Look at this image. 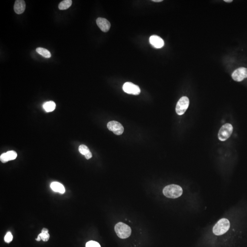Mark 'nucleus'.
<instances>
[{"label": "nucleus", "mask_w": 247, "mask_h": 247, "mask_svg": "<svg viewBox=\"0 0 247 247\" xmlns=\"http://www.w3.org/2000/svg\"><path fill=\"white\" fill-rule=\"evenodd\" d=\"M163 193L166 197L175 199L180 197L183 193V189L177 184H170L165 186L163 190Z\"/></svg>", "instance_id": "nucleus-1"}, {"label": "nucleus", "mask_w": 247, "mask_h": 247, "mask_svg": "<svg viewBox=\"0 0 247 247\" xmlns=\"http://www.w3.org/2000/svg\"><path fill=\"white\" fill-rule=\"evenodd\" d=\"M230 227V223L226 218L219 220L213 227V231L216 236H221L226 233Z\"/></svg>", "instance_id": "nucleus-2"}, {"label": "nucleus", "mask_w": 247, "mask_h": 247, "mask_svg": "<svg viewBox=\"0 0 247 247\" xmlns=\"http://www.w3.org/2000/svg\"><path fill=\"white\" fill-rule=\"evenodd\" d=\"M115 230L117 236L121 239L129 238L132 233L131 227L123 223H117L115 226Z\"/></svg>", "instance_id": "nucleus-3"}, {"label": "nucleus", "mask_w": 247, "mask_h": 247, "mask_svg": "<svg viewBox=\"0 0 247 247\" xmlns=\"http://www.w3.org/2000/svg\"><path fill=\"white\" fill-rule=\"evenodd\" d=\"M233 132V127L232 125L229 123H226L224 125L218 133V139L222 141H226L231 135Z\"/></svg>", "instance_id": "nucleus-4"}, {"label": "nucleus", "mask_w": 247, "mask_h": 247, "mask_svg": "<svg viewBox=\"0 0 247 247\" xmlns=\"http://www.w3.org/2000/svg\"><path fill=\"white\" fill-rule=\"evenodd\" d=\"M190 104L189 99L187 97H182L177 102L176 107V112L179 115H182L184 114Z\"/></svg>", "instance_id": "nucleus-5"}, {"label": "nucleus", "mask_w": 247, "mask_h": 247, "mask_svg": "<svg viewBox=\"0 0 247 247\" xmlns=\"http://www.w3.org/2000/svg\"><path fill=\"white\" fill-rule=\"evenodd\" d=\"M123 89L128 94L137 95L141 92L140 87L131 82H126L123 85Z\"/></svg>", "instance_id": "nucleus-6"}, {"label": "nucleus", "mask_w": 247, "mask_h": 247, "mask_svg": "<svg viewBox=\"0 0 247 247\" xmlns=\"http://www.w3.org/2000/svg\"><path fill=\"white\" fill-rule=\"evenodd\" d=\"M107 127L109 131L113 132L116 135H121L124 131L123 125L117 121H111L109 122Z\"/></svg>", "instance_id": "nucleus-7"}, {"label": "nucleus", "mask_w": 247, "mask_h": 247, "mask_svg": "<svg viewBox=\"0 0 247 247\" xmlns=\"http://www.w3.org/2000/svg\"><path fill=\"white\" fill-rule=\"evenodd\" d=\"M232 79L237 82H241L245 78H247V68L240 67L234 70L232 73Z\"/></svg>", "instance_id": "nucleus-8"}, {"label": "nucleus", "mask_w": 247, "mask_h": 247, "mask_svg": "<svg viewBox=\"0 0 247 247\" xmlns=\"http://www.w3.org/2000/svg\"><path fill=\"white\" fill-rule=\"evenodd\" d=\"M97 25L103 32H107L110 29L111 24L108 20L102 18H99L96 20Z\"/></svg>", "instance_id": "nucleus-9"}, {"label": "nucleus", "mask_w": 247, "mask_h": 247, "mask_svg": "<svg viewBox=\"0 0 247 247\" xmlns=\"http://www.w3.org/2000/svg\"><path fill=\"white\" fill-rule=\"evenodd\" d=\"M149 42L153 47L157 49L162 48L164 45V40L156 35H153L150 37Z\"/></svg>", "instance_id": "nucleus-10"}, {"label": "nucleus", "mask_w": 247, "mask_h": 247, "mask_svg": "<svg viewBox=\"0 0 247 247\" xmlns=\"http://www.w3.org/2000/svg\"><path fill=\"white\" fill-rule=\"evenodd\" d=\"M26 8V4L24 1L17 0L15 2L14 10L17 14H21L24 11Z\"/></svg>", "instance_id": "nucleus-11"}, {"label": "nucleus", "mask_w": 247, "mask_h": 247, "mask_svg": "<svg viewBox=\"0 0 247 247\" xmlns=\"http://www.w3.org/2000/svg\"><path fill=\"white\" fill-rule=\"evenodd\" d=\"M50 187L52 190L54 191L57 192L61 193H63L65 192V187L60 183L57 182L52 183Z\"/></svg>", "instance_id": "nucleus-12"}, {"label": "nucleus", "mask_w": 247, "mask_h": 247, "mask_svg": "<svg viewBox=\"0 0 247 247\" xmlns=\"http://www.w3.org/2000/svg\"><path fill=\"white\" fill-rule=\"evenodd\" d=\"M56 103L54 102L50 101L46 102L45 103H44L43 107L45 111L47 112H52L54 111L56 108Z\"/></svg>", "instance_id": "nucleus-13"}, {"label": "nucleus", "mask_w": 247, "mask_h": 247, "mask_svg": "<svg viewBox=\"0 0 247 247\" xmlns=\"http://www.w3.org/2000/svg\"><path fill=\"white\" fill-rule=\"evenodd\" d=\"M72 3H73V2L72 0H64L60 2L59 4V8L61 10L67 9L70 6H72Z\"/></svg>", "instance_id": "nucleus-14"}, {"label": "nucleus", "mask_w": 247, "mask_h": 247, "mask_svg": "<svg viewBox=\"0 0 247 247\" xmlns=\"http://www.w3.org/2000/svg\"><path fill=\"white\" fill-rule=\"evenodd\" d=\"M36 51L38 53L44 57L49 58L51 57L50 53L47 49L41 48V47H39L36 49Z\"/></svg>", "instance_id": "nucleus-15"}, {"label": "nucleus", "mask_w": 247, "mask_h": 247, "mask_svg": "<svg viewBox=\"0 0 247 247\" xmlns=\"http://www.w3.org/2000/svg\"><path fill=\"white\" fill-rule=\"evenodd\" d=\"M5 153L6 159H7L8 162L9 161H11V160H14L17 158V152L14 151H8V152Z\"/></svg>", "instance_id": "nucleus-16"}, {"label": "nucleus", "mask_w": 247, "mask_h": 247, "mask_svg": "<svg viewBox=\"0 0 247 247\" xmlns=\"http://www.w3.org/2000/svg\"><path fill=\"white\" fill-rule=\"evenodd\" d=\"M79 151L81 154L84 156L90 151L88 147L84 145H81L79 146Z\"/></svg>", "instance_id": "nucleus-17"}, {"label": "nucleus", "mask_w": 247, "mask_h": 247, "mask_svg": "<svg viewBox=\"0 0 247 247\" xmlns=\"http://www.w3.org/2000/svg\"><path fill=\"white\" fill-rule=\"evenodd\" d=\"M86 247H101L99 242L94 241H90L86 242Z\"/></svg>", "instance_id": "nucleus-18"}, {"label": "nucleus", "mask_w": 247, "mask_h": 247, "mask_svg": "<svg viewBox=\"0 0 247 247\" xmlns=\"http://www.w3.org/2000/svg\"><path fill=\"white\" fill-rule=\"evenodd\" d=\"M39 236L41 237V240H42L44 242L48 241L50 237V235L49 233H43V232H41V233L39 234Z\"/></svg>", "instance_id": "nucleus-19"}, {"label": "nucleus", "mask_w": 247, "mask_h": 247, "mask_svg": "<svg viewBox=\"0 0 247 247\" xmlns=\"http://www.w3.org/2000/svg\"><path fill=\"white\" fill-rule=\"evenodd\" d=\"M13 239V236L12 234L10 232H8V233L5 235V238H4V240L5 242L7 243H10L11 242V241Z\"/></svg>", "instance_id": "nucleus-20"}, {"label": "nucleus", "mask_w": 247, "mask_h": 247, "mask_svg": "<svg viewBox=\"0 0 247 247\" xmlns=\"http://www.w3.org/2000/svg\"><path fill=\"white\" fill-rule=\"evenodd\" d=\"M85 157L86 159H89L92 157V154L91 151H90L89 153H87L86 155H85Z\"/></svg>", "instance_id": "nucleus-21"}, {"label": "nucleus", "mask_w": 247, "mask_h": 247, "mask_svg": "<svg viewBox=\"0 0 247 247\" xmlns=\"http://www.w3.org/2000/svg\"><path fill=\"white\" fill-rule=\"evenodd\" d=\"M48 232H49V231H48L47 228H44L42 230L41 232H43V233H48Z\"/></svg>", "instance_id": "nucleus-22"}, {"label": "nucleus", "mask_w": 247, "mask_h": 247, "mask_svg": "<svg viewBox=\"0 0 247 247\" xmlns=\"http://www.w3.org/2000/svg\"><path fill=\"white\" fill-rule=\"evenodd\" d=\"M152 1L153 2H163V0H152Z\"/></svg>", "instance_id": "nucleus-23"}, {"label": "nucleus", "mask_w": 247, "mask_h": 247, "mask_svg": "<svg viewBox=\"0 0 247 247\" xmlns=\"http://www.w3.org/2000/svg\"><path fill=\"white\" fill-rule=\"evenodd\" d=\"M41 240V237L38 235V237H37V239H36V240L37 241H40Z\"/></svg>", "instance_id": "nucleus-24"}, {"label": "nucleus", "mask_w": 247, "mask_h": 247, "mask_svg": "<svg viewBox=\"0 0 247 247\" xmlns=\"http://www.w3.org/2000/svg\"><path fill=\"white\" fill-rule=\"evenodd\" d=\"M224 1L225 2H229V3H230V2H232V0H224Z\"/></svg>", "instance_id": "nucleus-25"}]
</instances>
